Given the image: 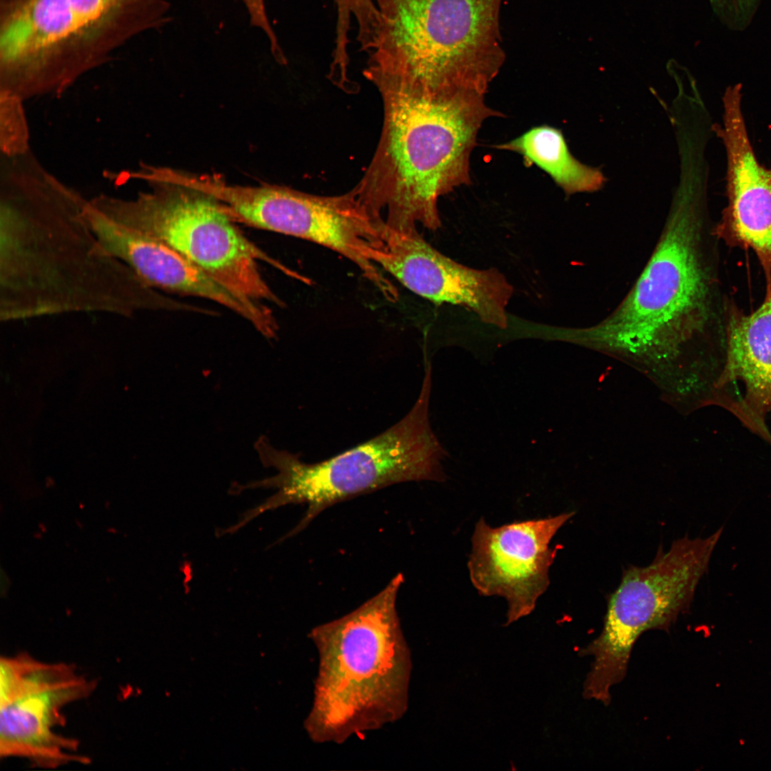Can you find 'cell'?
I'll return each mask as SVG.
<instances>
[{
    "instance_id": "13",
    "label": "cell",
    "mask_w": 771,
    "mask_h": 771,
    "mask_svg": "<svg viewBox=\"0 0 771 771\" xmlns=\"http://www.w3.org/2000/svg\"><path fill=\"white\" fill-rule=\"evenodd\" d=\"M86 218L104 248L150 287L211 301L246 320L264 337H276L278 324L266 303L234 291L168 246L114 222L92 206Z\"/></svg>"
},
{
    "instance_id": "5",
    "label": "cell",
    "mask_w": 771,
    "mask_h": 771,
    "mask_svg": "<svg viewBox=\"0 0 771 771\" xmlns=\"http://www.w3.org/2000/svg\"><path fill=\"white\" fill-rule=\"evenodd\" d=\"M366 78L430 94H485L505 60L502 0H374Z\"/></svg>"
},
{
    "instance_id": "3",
    "label": "cell",
    "mask_w": 771,
    "mask_h": 771,
    "mask_svg": "<svg viewBox=\"0 0 771 771\" xmlns=\"http://www.w3.org/2000/svg\"><path fill=\"white\" fill-rule=\"evenodd\" d=\"M702 188L692 183L680 188L633 287L598 323L571 328L575 341L633 353L675 352L698 342L722 348L727 318L717 275V233Z\"/></svg>"
},
{
    "instance_id": "4",
    "label": "cell",
    "mask_w": 771,
    "mask_h": 771,
    "mask_svg": "<svg viewBox=\"0 0 771 771\" xmlns=\"http://www.w3.org/2000/svg\"><path fill=\"white\" fill-rule=\"evenodd\" d=\"M168 0H0L1 94L63 91L145 32L171 21Z\"/></svg>"
},
{
    "instance_id": "20",
    "label": "cell",
    "mask_w": 771,
    "mask_h": 771,
    "mask_svg": "<svg viewBox=\"0 0 771 771\" xmlns=\"http://www.w3.org/2000/svg\"><path fill=\"white\" fill-rule=\"evenodd\" d=\"M335 1H336L337 2H339V3H351V2H353V1H358V0H335Z\"/></svg>"
},
{
    "instance_id": "9",
    "label": "cell",
    "mask_w": 771,
    "mask_h": 771,
    "mask_svg": "<svg viewBox=\"0 0 771 771\" xmlns=\"http://www.w3.org/2000/svg\"><path fill=\"white\" fill-rule=\"evenodd\" d=\"M96 682L66 662L41 661L27 652L0 658V757L54 769L88 764L79 742L56 732L63 709L89 697Z\"/></svg>"
},
{
    "instance_id": "12",
    "label": "cell",
    "mask_w": 771,
    "mask_h": 771,
    "mask_svg": "<svg viewBox=\"0 0 771 771\" xmlns=\"http://www.w3.org/2000/svg\"><path fill=\"white\" fill-rule=\"evenodd\" d=\"M375 263L412 292L435 303L463 306L484 323L508 326L506 306L513 286L495 268L467 267L433 248L416 230L385 227Z\"/></svg>"
},
{
    "instance_id": "2",
    "label": "cell",
    "mask_w": 771,
    "mask_h": 771,
    "mask_svg": "<svg viewBox=\"0 0 771 771\" xmlns=\"http://www.w3.org/2000/svg\"><path fill=\"white\" fill-rule=\"evenodd\" d=\"M383 106L374 156L353 188L370 216L388 229L441 224L438 200L471 183L470 158L483 122L503 114L474 92L430 94L385 81L373 83Z\"/></svg>"
},
{
    "instance_id": "18",
    "label": "cell",
    "mask_w": 771,
    "mask_h": 771,
    "mask_svg": "<svg viewBox=\"0 0 771 771\" xmlns=\"http://www.w3.org/2000/svg\"><path fill=\"white\" fill-rule=\"evenodd\" d=\"M714 11L732 29H743L752 19L760 0H708Z\"/></svg>"
},
{
    "instance_id": "11",
    "label": "cell",
    "mask_w": 771,
    "mask_h": 771,
    "mask_svg": "<svg viewBox=\"0 0 771 771\" xmlns=\"http://www.w3.org/2000/svg\"><path fill=\"white\" fill-rule=\"evenodd\" d=\"M573 515L516 520L497 528L481 518L475 524L468 563L470 578L480 595L507 600L506 625L529 615L548 588L556 553L549 545Z\"/></svg>"
},
{
    "instance_id": "16",
    "label": "cell",
    "mask_w": 771,
    "mask_h": 771,
    "mask_svg": "<svg viewBox=\"0 0 771 771\" xmlns=\"http://www.w3.org/2000/svg\"><path fill=\"white\" fill-rule=\"evenodd\" d=\"M494 147L520 154L526 162L548 173L567 195L598 191L605 181L600 170L580 163L571 155L561 131L555 128L536 126Z\"/></svg>"
},
{
    "instance_id": "19",
    "label": "cell",
    "mask_w": 771,
    "mask_h": 771,
    "mask_svg": "<svg viewBox=\"0 0 771 771\" xmlns=\"http://www.w3.org/2000/svg\"><path fill=\"white\" fill-rule=\"evenodd\" d=\"M248 15L252 26L259 29L264 35L271 36L274 29L269 20L266 0H241Z\"/></svg>"
},
{
    "instance_id": "1",
    "label": "cell",
    "mask_w": 771,
    "mask_h": 771,
    "mask_svg": "<svg viewBox=\"0 0 771 771\" xmlns=\"http://www.w3.org/2000/svg\"><path fill=\"white\" fill-rule=\"evenodd\" d=\"M0 198V321L69 314L131 318L179 311L109 253L91 228L86 200L24 158L5 166Z\"/></svg>"
},
{
    "instance_id": "6",
    "label": "cell",
    "mask_w": 771,
    "mask_h": 771,
    "mask_svg": "<svg viewBox=\"0 0 771 771\" xmlns=\"http://www.w3.org/2000/svg\"><path fill=\"white\" fill-rule=\"evenodd\" d=\"M431 374L426 373L414 405L400 421L372 439L336 456L306 463L274 448L264 436L255 448L262 463L278 471L275 476L242 485L274 488L278 491L242 518L247 523L266 510L306 503L298 524L287 535L303 530L328 508L356 495L397 483L445 480L441 460L446 455L433 433L428 418Z\"/></svg>"
},
{
    "instance_id": "8",
    "label": "cell",
    "mask_w": 771,
    "mask_h": 771,
    "mask_svg": "<svg viewBox=\"0 0 771 771\" xmlns=\"http://www.w3.org/2000/svg\"><path fill=\"white\" fill-rule=\"evenodd\" d=\"M722 529L705 538L678 539L668 551L660 548L647 566H630L623 572L610 597L603 630L588 649L594 656L586 681L590 689L609 694L623 678L640 635L668 628L689 609Z\"/></svg>"
},
{
    "instance_id": "7",
    "label": "cell",
    "mask_w": 771,
    "mask_h": 771,
    "mask_svg": "<svg viewBox=\"0 0 771 771\" xmlns=\"http://www.w3.org/2000/svg\"><path fill=\"white\" fill-rule=\"evenodd\" d=\"M151 189L131 199L101 195L92 206L110 220L172 248L229 288L282 307L258 261L298 277L247 238L211 195L146 176Z\"/></svg>"
},
{
    "instance_id": "17",
    "label": "cell",
    "mask_w": 771,
    "mask_h": 771,
    "mask_svg": "<svg viewBox=\"0 0 771 771\" xmlns=\"http://www.w3.org/2000/svg\"><path fill=\"white\" fill-rule=\"evenodd\" d=\"M21 100L1 94V126L4 135L1 137V147L5 156H11L28 151V132L21 108Z\"/></svg>"
},
{
    "instance_id": "14",
    "label": "cell",
    "mask_w": 771,
    "mask_h": 771,
    "mask_svg": "<svg viewBox=\"0 0 771 771\" xmlns=\"http://www.w3.org/2000/svg\"><path fill=\"white\" fill-rule=\"evenodd\" d=\"M763 302L751 313L727 314L717 403L771 445V271Z\"/></svg>"
},
{
    "instance_id": "15",
    "label": "cell",
    "mask_w": 771,
    "mask_h": 771,
    "mask_svg": "<svg viewBox=\"0 0 771 771\" xmlns=\"http://www.w3.org/2000/svg\"><path fill=\"white\" fill-rule=\"evenodd\" d=\"M741 89L740 84L727 88L722 98L723 124L713 126L727 155L728 203L718 228L751 248L767 273L771 271V168L759 163L752 146Z\"/></svg>"
},
{
    "instance_id": "10",
    "label": "cell",
    "mask_w": 771,
    "mask_h": 771,
    "mask_svg": "<svg viewBox=\"0 0 771 771\" xmlns=\"http://www.w3.org/2000/svg\"><path fill=\"white\" fill-rule=\"evenodd\" d=\"M232 207L238 222L328 248L355 263L385 298L395 293L374 262L383 248L384 226L373 219L353 188L324 196L276 185L240 186Z\"/></svg>"
}]
</instances>
